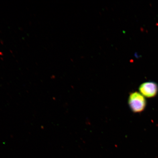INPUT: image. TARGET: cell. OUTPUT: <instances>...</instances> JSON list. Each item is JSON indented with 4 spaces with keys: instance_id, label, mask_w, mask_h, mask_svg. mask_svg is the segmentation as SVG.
<instances>
[{
    "instance_id": "cell-2",
    "label": "cell",
    "mask_w": 158,
    "mask_h": 158,
    "mask_svg": "<svg viewBox=\"0 0 158 158\" xmlns=\"http://www.w3.org/2000/svg\"><path fill=\"white\" fill-rule=\"evenodd\" d=\"M139 90L140 93L147 98H153L158 92V85L154 82H147L140 85Z\"/></svg>"
},
{
    "instance_id": "cell-1",
    "label": "cell",
    "mask_w": 158,
    "mask_h": 158,
    "mask_svg": "<svg viewBox=\"0 0 158 158\" xmlns=\"http://www.w3.org/2000/svg\"><path fill=\"white\" fill-rule=\"evenodd\" d=\"M128 104L132 111L134 113H139L145 109L147 101L143 95L139 92H135L129 95Z\"/></svg>"
}]
</instances>
